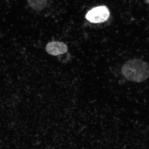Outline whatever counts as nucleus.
Wrapping results in <instances>:
<instances>
[{
    "mask_svg": "<svg viewBox=\"0 0 149 149\" xmlns=\"http://www.w3.org/2000/svg\"><path fill=\"white\" fill-rule=\"evenodd\" d=\"M85 17L87 20L91 23H102L109 18L110 12L105 6H100L89 11Z\"/></svg>",
    "mask_w": 149,
    "mask_h": 149,
    "instance_id": "obj_2",
    "label": "nucleus"
},
{
    "mask_svg": "<svg viewBox=\"0 0 149 149\" xmlns=\"http://www.w3.org/2000/svg\"><path fill=\"white\" fill-rule=\"evenodd\" d=\"M30 8L35 10H43L47 6V0H28Z\"/></svg>",
    "mask_w": 149,
    "mask_h": 149,
    "instance_id": "obj_4",
    "label": "nucleus"
},
{
    "mask_svg": "<svg viewBox=\"0 0 149 149\" xmlns=\"http://www.w3.org/2000/svg\"><path fill=\"white\" fill-rule=\"evenodd\" d=\"M121 72L128 81L141 83L149 77V65L140 59L134 58L125 62L123 65Z\"/></svg>",
    "mask_w": 149,
    "mask_h": 149,
    "instance_id": "obj_1",
    "label": "nucleus"
},
{
    "mask_svg": "<svg viewBox=\"0 0 149 149\" xmlns=\"http://www.w3.org/2000/svg\"><path fill=\"white\" fill-rule=\"evenodd\" d=\"M68 47L61 42H52L48 43L46 47V50L49 54L56 56L63 54L68 52Z\"/></svg>",
    "mask_w": 149,
    "mask_h": 149,
    "instance_id": "obj_3",
    "label": "nucleus"
},
{
    "mask_svg": "<svg viewBox=\"0 0 149 149\" xmlns=\"http://www.w3.org/2000/svg\"><path fill=\"white\" fill-rule=\"evenodd\" d=\"M145 3H147L149 4V0H145Z\"/></svg>",
    "mask_w": 149,
    "mask_h": 149,
    "instance_id": "obj_5",
    "label": "nucleus"
}]
</instances>
